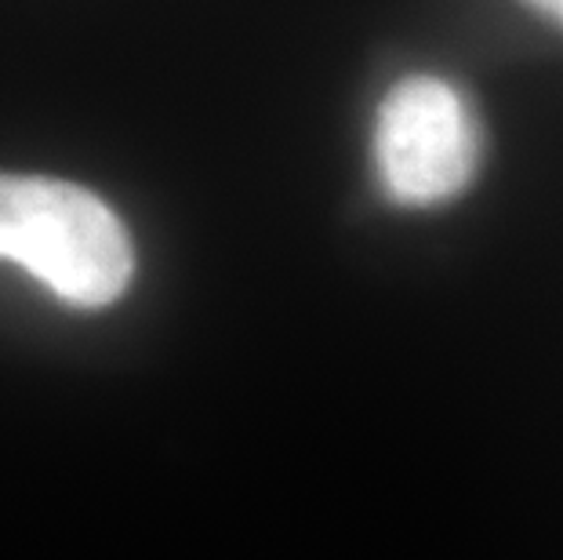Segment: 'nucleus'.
Wrapping results in <instances>:
<instances>
[{
  "label": "nucleus",
  "mask_w": 563,
  "mask_h": 560,
  "mask_svg": "<svg viewBox=\"0 0 563 560\" xmlns=\"http://www.w3.org/2000/svg\"><path fill=\"white\" fill-rule=\"evenodd\" d=\"M0 259L80 309L117 303L135 277L131 237L113 208L44 175H0Z\"/></svg>",
  "instance_id": "nucleus-1"
},
{
  "label": "nucleus",
  "mask_w": 563,
  "mask_h": 560,
  "mask_svg": "<svg viewBox=\"0 0 563 560\" xmlns=\"http://www.w3.org/2000/svg\"><path fill=\"white\" fill-rule=\"evenodd\" d=\"M375 164L397 205L426 208L459 197L481 164V124L465 95L426 74L400 80L378 106Z\"/></svg>",
  "instance_id": "nucleus-2"
},
{
  "label": "nucleus",
  "mask_w": 563,
  "mask_h": 560,
  "mask_svg": "<svg viewBox=\"0 0 563 560\" xmlns=\"http://www.w3.org/2000/svg\"><path fill=\"white\" fill-rule=\"evenodd\" d=\"M527 4H534L538 11H545L549 19L563 22V0H527Z\"/></svg>",
  "instance_id": "nucleus-3"
}]
</instances>
